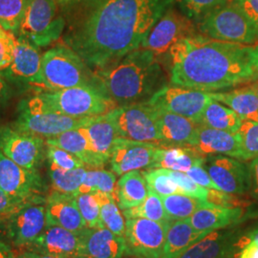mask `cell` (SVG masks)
Segmentation results:
<instances>
[{"label": "cell", "instance_id": "836d02e7", "mask_svg": "<svg viewBox=\"0 0 258 258\" xmlns=\"http://www.w3.org/2000/svg\"><path fill=\"white\" fill-rule=\"evenodd\" d=\"M87 170L86 167L64 170L49 164L48 174L53 190L76 196L79 194V189L84 181Z\"/></svg>", "mask_w": 258, "mask_h": 258}, {"label": "cell", "instance_id": "44dd1931", "mask_svg": "<svg viewBox=\"0 0 258 258\" xmlns=\"http://www.w3.org/2000/svg\"><path fill=\"white\" fill-rule=\"evenodd\" d=\"M242 233L237 229L212 231L179 258H232L240 251L238 243Z\"/></svg>", "mask_w": 258, "mask_h": 258}, {"label": "cell", "instance_id": "e0dca14e", "mask_svg": "<svg viewBox=\"0 0 258 258\" xmlns=\"http://www.w3.org/2000/svg\"><path fill=\"white\" fill-rule=\"evenodd\" d=\"M204 166L219 190L234 195L249 192V166L241 160L225 155H210L206 157Z\"/></svg>", "mask_w": 258, "mask_h": 258}, {"label": "cell", "instance_id": "9f6ffc18", "mask_svg": "<svg viewBox=\"0 0 258 258\" xmlns=\"http://www.w3.org/2000/svg\"><path fill=\"white\" fill-rule=\"evenodd\" d=\"M17 258H57L54 256H49V255H44V254H40L37 252H33V251H29V250H24L21 253H19Z\"/></svg>", "mask_w": 258, "mask_h": 258}, {"label": "cell", "instance_id": "6da1fadb", "mask_svg": "<svg viewBox=\"0 0 258 258\" xmlns=\"http://www.w3.org/2000/svg\"><path fill=\"white\" fill-rule=\"evenodd\" d=\"M174 0H77L63 5L62 43L91 70L112 64L143 41Z\"/></svg>", "mask_w": 258, "mask_h": 258}, {"label": "cell", "instance_id": "52a82bcc", "mask_svg": "<svg viewBox=\"0 0 258 258\" xmlns=\"http://www.w3.org/2000/svg\"><path fill=\"white\" fill-rule=\"evenodd\" d=\"M198 27L203 36L212 39L248 45L258 43L250 22L231 1L211 12Z\"/></svg>", "mask_w": 258, "mask_h": 258}, {"label": "cell", "instance_id": "ba28073f", "mask_svg": "<svg viewBox=\"0 0 258 258\" xmlns=\"http://www.w3.org/2000/svg\"><path fill=\"white\" fill-rule=\"evenodd\" d=\"M0 188L23 205L45 204L48 185L38 170L28 169L0 152Z\"/></svg>", "mask_w": 258, "mask_h": 258}, {"label": "cell", "instance_id": "680465c9", "mask_svg": "<svg viewBox=\"0 0 258 258\" xmlns=\"http://www.w3.org/2000/svg\"><path fill=\"white\" fill-rule=\"evenodd\" d=\"M74 1H77V0H56L57 4H58V5H61V6L66 5V4H68V3H71V2H74Z\"/></svg>", "mask_w": 258, "mask_h": 258}, {"label": "cell", "instance_id": "74e56055", "mask_svg": "<svg viewBox=\"0 0 258 258\" xmlns=\"http://www.w3.org/2000/svg\"><path fill=\"white\" fill-rule=\"evenodd\" d=\"M143 175L148 183V189L161 197L174 194H182L178 184L166 168H149L144 170Z\"/></svg>", "mask_w": 258, "mask_h": 258}, {"label": "cell", "instance_id": "d590c367", "mask_svg": "<svg viewBox=\"0 0 258 258\" xmlns=\"http://www.w3.org/2000/svg\"><path fill=\"white\" fill-rule=\"evenodd\" d=\"M123 215L128 218H147L153 221L166 222L171 219L167 215L162 197L148 189V197L137 207L123 211Z\"/></svg>", "mask_w": 258, "mask_h": 258}, {"label": "cell", "instance_id": "8d00e7d4", "mask_svg": "<svg viewBox=\"0 0 258 258\" xmlns=\"http://www.w3.org/2000/svg\"><path fill=\"white\" fill-rule=\"evenodd\" d=\"M101 206V218L104 228L119 236H124L125 222L114 196L96 192Z\"/></svg>", "mask_w": 258, "mask_h": 258}, {"label": "cell", "instance_id": "ee69618b", "mask_svg": "<svg viewBox=\"0 0 258 258\" xmlns=\"http://www.w3.org/2000/svg\"><path fill=\"white\" fill-rule=\"evenodd\" d=\"M169 173L175 181L176 184H178L182 194L206 200L208 195V188L203 187L196 182H194V180L184 172L169 169Z\"/></svg>", "mask_w": 258, "mask_h": 258}, {"label": "cell", "instance_id": "30bf717a", "mask_svg": "<svg viewBox=\"0 0 258 258\" xmlns=\"http://www.w3.org/2000/svg\"><path fill=\"white\" fill-rule=\"evenodd\" d=\"M42 55L39 47L22 37L14 41V54L9 67L2 73L15 89L45 91L41 72Z\"/></svg>", "mask_w": 258, "mask_h": 258}, {"label": "cell", "instance_id": "f5cc1de1", "mask_svg": "<svg viewBox=\"0 0 258 258\" xmlns=\"http://www.w3.org/2000/svg\"><path fill=\"white\" fill-rule=\"evenodd\" d=\"M249 244L258 246V226L253 228L252 230H249V231L242 233V235L240 237L239 243H238L240 250L243 248H245Z\"/></svg>", "mask_w": 258, "mask_h": 258}, {"label": "cell", "instance_id": "94428289", "mask_svg": "<svg viewBox=\"0 0 258 258\" xmlns=\"http://www.w3.org/2000/svg\"><path fill=\"white\" fill-rule=\"evenodd\" d=\"M4 218H2L1 216H0V229H2V226H3V223H4Z\"/></svg>", "mask_w": 258, "mask_h": 258}, {"label": "cell", "instance_id": "7dc6e473", "mask_svg": "<svg viewBox=\"0 0 258 258\" xmlns=\"http://www.w3.org/2000/svg\"><path fill=\"white\" fill-rule=\"evenodd\" d=\"M231 2L249 20L258 38V0H231Z\"/></svg>", "mask_w": 258, "mask_h": 258}, {"label": "cell", "instance_id": "3957f363", "mask_svg": "<svg viewBox=\"0 0 258 258\" xmlns=\"http://www.w3.org/2000/svg\"><path fill=\"white\" fill-rule=\"evenodd\" d=\"M94 73L104 92L118 106L147 103L168 84L156 55L143 48Z\"/></svg>", "mask_w": 258, "mask_h": 258}, {"label": "cell", "instance_id": "9a60e30c", "mask_svg": "<svg viewBox=\"0 0 258 258\" xmlns=\"http://www.w3.org/2000/svg\"><path fill=\"white\" fill-rule=\"evenodd\" d=\"M46 226L45 204H29L7 217L2 229L15 248L26 249Z\"/></svg>", "mask_w": 258, "mask_h": 258}, {"label": "cell", "instance_id": "5bb4252c", "mask_svg": "<svg viewBox=\"0 0 258 258\" xmlns=\"http://www.w3.org/2000/svg\"><path fill=\"white\" fill-rule=\"evenodd\" d=\"M195 35L197 32L192 20L170 8L159 19L140 48L160 56L166 54L180 39Z\"/></svg>", "mask_w": 258, "mask_h": 258}, {"label": "cell", "instance_id": "11a10c76", "mask_svg": "<svg viewBox=\"0 0 258 258\" xmlns=\"http://www.w3.org/2000/svg\"><path fill=\"white\" fill-rule=\"evenodd\" d=\"M0 258H17L9 244L0 240Z\"/></svg>", "mask_w": 258, "mask_h": 258}, {"label": "cell", "instance_id": "bcb514c9", "mask_svg": "<svg viewBox=\"0 0 258 258\" xmlns=\"http://www.w3.org/2000/svg\"><path fill=\"white\" fill-rule=\"evenodd\" d=\"M207 202L212 206H217L222 208H239L245 205L238 197L234 194H227L217 189H208V195L206 198Z\"/></svg>", "mask_w": 258, "mask_h": 258}, {"label": "cell", "instance_id": "4316f807", "mask_svg": "<svg viewBox=\"0 0 258 258\" xmlns=\"http://www.w3.org/2000/svg\"><path fill=\"white\" fill-rule=\"evenodd\" d=\"M212 231H198L186 221L170 220L166 231L162 258H179L186 249Z\"/></svg>", "mask_w": 258, "mask_h": 258}, {"label": "cell", "instance_id": "816d5d0a", "mask_svg": "<svg viewBox=\"0 0 258 258\" xmlns=\"http://www.w3.org/2000/svg\"><path fill=\"white\" fill-rule=\"evenodd\" d=\"M249 168L250 177L249 192L250 196L258 202V157L251 160Z\"/></svg>", "mask_w": 258, "mask_h": 258}, {"label": "cell", "instance_id": "d6986e66", "mask_svg": "<svg viewBox=\"0 0 258 258\" xmlns=\"http://www.w3.org/2000/svg\"><path fill=\"white\" fill-rule=\"evenodd\" d=\"M25 250L57 258H79L81 232L47 225L44 231Z\"/></svg>", "mask_w": 258, "mask_h": 258}, {"label": "cell", "instance_id": "f907efd6", "mask_svg": "<svg viewBox=\"0 0 258 258\" xmlns=\"http://www.w3.org/2000/svg\"><path fill=\"white\" fill-rule=\"evenodd\" d=\"M15 87L10 83L6 77L0 72V107L9 104L15 95Z\"/></svg>", "mask_w": 258, "mask_h": 258}, {"label": "cell", "instance_id": "7a4b0ae2", "mask_svg": "<svg viewBox=\"0 0 258 258\" xmlns=\"http://www.w3.org/2000/svg\"><path fill=\"white\" fill-rule=\"evenodd\" d=\"M170 84L212 92L250 84L258 79V43L248 45L195 35L167 52Z\"/></svg>", "mask_w": 258, "mask_h": 258}, {"label": "cell", "instance_id": "b9f144b4", "mask_svg": "<svg viewBox=\"0 0 258 258\" xmlns=\"http://www.w3.org/2000/svg\"><path fill=\"white\" fill-rule=\"evenodd\" d=\"M238 135L241 145L242 161L258 157V121L242 120Z\"/></svg>", "mask_w": 258, "mask_h": 258}, {"label": "cell", "instance_id": "ffe728a7", "mask_svg": "<svg viewBox=\"0 0 258 258\" xmlns=\"http://www.w3.org/2000/svg\"><path fill=\"white\" fill-rule=\"evenodd\" d=\"M153 108L162 147L194 148L198 123L174 113Z\"/></svg>", "mask_w": 258, "mask_h": 258}, {"label": "cell", "instance_id": "83f0119b", "mask_svg": "<svg viewBox=\"0 0 258 258\" xmlns=\"http://www.w3.org/2000/svg\"><path fill=\"white\" fill-rule=\"evenodd\" d=\"M83 127L95 152L105 163H108L114 143L118 138L117 130L108 113L92 117Z\"/></svg>", "mask_w": 258, "mask_h": 258}, {"label": "cell", "instance_id": "8fae6325", "mask_svg": "<svg viewBox=\"0 0 258 258\" xmlns=\"http://www.w3.org/2000/svg\"><path fill=\"white\" fill-rule=\"evenodd\" d=\"M0 152L20 166L38 170L46 158V142L13 125H0Z\"/></svg>", "mask_w": 258, "mask_h": 258}, {"label": "cell", "instance_id": "1f68e13d", "mask_svg": "<svg viewBox=\"0 0 258 258\" xmlns=\"http://www.w3.org/2000/svg\"><path fill=\"white\" fill-rule=\"evenodd\" d=\"M241 122L242 120L234 111L221 102L212 100L204 109L198 124L210 128L237 133Z\"/></svg>", "mask_w": 258, "mask_h": 258}, {"label": "cell", "instance_id": "7c38bea8", "mask_svg": "<svg viewBox=\"0 0 258 258\" xmlns=\"http://www.w3.org/2000/svg\"><path fill=\"white\" fill-rule=\"evenodd\" d=\"M169 221L128 218L125 222V253L143 258H162Z\"/></svg>", "mask_w": 258, "mask_h": 258}, {"label": "cell", "instance_id": "cb8c5ba5", "mask_svg": "<svg viewBox=\"0 0 258 258\" xmlns=\"http://www.w3.org/2000/svg\"><path fill=\"white\" fill-rule=\"evenodd\" d=\"M194 149L205 156L225 155L242 161L238 133L198 125Z\"/></svg>", "mask_w": 258, "mask_h": 258}, {"label": "cell", "instance_id": "91938a15", "mask_svg": "<svg viewBox=\"0 0 258 258\" xmlns=\"http://www.w3.org/2000/svg\"><path fill=\"white\" fill-rule=\"evenodd\" d=\"M122 258H143L141 257V256H138V255H133V254H124Z\"/></svg>", "mask_w": 258, "mask_h": 258}, {"label": "cell", "instance_id": "4fadbf2b", "mask_svg": "<svg viewBox=\"0 0 258 258\" xmlns=\"http://www.w3.org/2000/svg\"><path fill=\"white\" fill-rule=\"evenodd\" d=\"M212 100L211 92L167 84L148 103L152 107L174 113L198 123L204 109Z\"/></svg>", "mask_w": 258, "mask_h": 258}, {"label": "cell", "instance_id": "5b68a950", "mask_svg": "<svg viewBox=\"0 0 258 258\" xmlns=\"http://www.w3.org/2000/svg\"><path fill=\"white\" fill-rule=\"evenodd\" d=\"M41 72L45 91L92 85L102 88L94 71L64 43L56 44L42 55Z\"/></svg>", "mask_w": 258, "mask_h": 258}, {"label": "cell", "instance_id": "f35d334b", "mask_svg": "<svg viewBox=\"0 0 258 258\" xmlns=\"http://www.w3.org/2000/svg\"><path fill=\"white\" fill-rule=\"evenodd\" d=\"M29 0H0V26L17 34Z\"/></svg>", "mask_w": 258, "mask_h": 258}, {"label": "cell", "instance_id": "484cf974", "mask_svg": "<svg viewBox=\"0 0 258 258\" xmlns=\"http://www.w3.org/2000/svg\"><path fill=\"white\" fill-rule=\"evenodd\" d=\"M244 215L242 207L230 209L213 206L199 209L185 220L198 231H214L238 225Z\"/></svg>", "mask_w": 258, "mask_h": 258}, {"label": "cell", "instance_id": "f6af8a7d", "mask_svg": "<svg viewBox=\"0 0 258 258\" xmlns=\"http://www.w3.org/2000/svg\"><path fill=\"white\" fill-rule=\"evenodd\" d=\"M15 38V34L0 26V72L6 70L12 62Z\"/></svg>", "mask_w": 258, "mask_h": 258}, {"label": "cell", "instance_id": "db71d44e", "mask_svg": "<svg viewBox=\"0 0 258 258\" xmlns=\"http://www.w3.org/2000/svg\"><path fill=\"white\" fill-rule=\"evenodd\" d=\"M238 258H258V246L249 244L238 252Z\"/></svg>", "mask_w": 258, "mask_h": 258}, {"label": "cell", "instance_id": "c3c4849f", "mask_svg": "<svg viewBox=\"0 0 258 258\" xmlns=\"http://www.w3.org/2000/svg\"><path fill=\"white\" fill-rule=\"evenodd\" d=\"M185 173L189 176L194 182L200 184L201 186L206 187L208 189H217V190H219L217 185L214 184V182L212 181V177L210 176L204 165H196V166H192Z\"/></svg>", "mask_w": 258, "mask_h": 258}, {"label": "cell", "instance_id": "9c48e42d", "mask_svg": "<svg viewBox=\"0 0 258 258\" xmlns=\"http://www.w3.org/2000/svg\"><path fill=\"white\" fill-rule=\"evenodd\" d=\"M118 137L162 147L154 108L147 103L120 105L108 112Z\"/></svg>", "mask_w": 258, "mask_h": 258}, {"label": "cell", "instance_id": "2e32d148", "mask_svg": "<svg viewBox=\"0 0 258 258\" xmlns=\"http://www.w3.org/2000/svg\"><path fill=\"white\" fill-rule=\"evenodd\" d=\"M91 118H75L54 113H34L19 103L17 120L12 125L20 131L47 140L66 131L80 128Z\"/></svg>", "mask_w": 258, "mask_h": 258}, {"label": "cell", "instance_id": "f546056e", "mask_svg": "<svg viewBox=\"0 0 258 258\" xmlns=\"http://www.w3.org/2000/svg\"><path fill=\"white\" fill-rule=\"evenodd\" d=\"M206 157L192 148L160 147L153 168H166L185 173L192 166L204 165Z\"/></svg>", "mask_w": 258, "mask_h": 258}, {"label": "cell", "instance_id": "4dcf8cb0", "mask_svg": "<svg viewBox=\"0 0 258 258\" xmlns=\"http://www.w3.org/2000/svg\"><path fill=\"white\" fill-rule=\"evenodd\" d=\"M148 194V183L139 170L121 175L117 183V203L122 211L141 205Z\"/></svg>", "mask_w": 258, "mask_h": 258}, {"label": "cell", "instance_id": "7402d4cb", "mask_svg": "<svg viewBox=\"0 0 258 258\" xmlns=\"http://www.w3.org/2000/svg\"><path fill=\"white\" fill-rule=\"evenodd\" d=\"M124 253V237L114 234L106 228H86L81 231L79 258H122Z\"/></svg>", "mask_w": 258, "mask_h": 258}, {"label": "cell", "instance_id": "ab89813d", "mask_svg": "<svg viewBox=\"0 0 258 258\" xmlns=\"http://www.w3.org/2000/svg\"><path fill=\"white\" fill-rule=\"evenodd\" d=\"M76 201L86 228H104L101 218V206L97 194H78L76 195Z\"/></svg>", "mask_w": 258, "mask_h": 258}, {"label": "cell", "instance_id": "d4e9b609", "mask_svg": "<svg viewBox=\"0 0 258 258\" xmlns=\"http://www.w3.org/2000/svg\"><path fill=\"white\" fill-rule=\"evenodd\" d=\"M45 142L46 145L62 148L74 154L75 156L81 159L86 166L92 168H102L106 164L95 152L83 126L66 131L54 138L47 139Z\"/></svg>", "mask_w": 258, "mask_h": 258}, {"label": "cell", "instance_id": "6f0895ef", "mask_svg": "<svg viewBox=\"0 0 258 258\" xmlns=\"http://www.w3.org/2000/svg\"><path fill=\"white\" fill-rule=\"evenodd\" d=\"M250 85V87L252 88V90L254 91V93L256 94V96H257L258 98V79L255 81V82H253L252 83H250L249 84Z\"/></svg>", "mask_w": 258, "mask_h": 258}, {"label": "cell", "instance_id": "e575fe53", "mask_svg": "<svg viewBox=\"0 0 258 258\" xmlns=\"http://www.w3.org/2000/svg\"><path fill=\"white\" fill-rule=\"evenodd\" d=\"M96 192L109 194L114 196L117 200L116 176L113 172L102 168H93L87 170L78 194Z\"/></svg>", "mask_w": 258, "mask_h": 258}, {"label": "cell", "instance_id": "603a6c76", "mask_svg": "<svg viewBox=\"0 0 258 258\" xmlns=\"http://www.w3.org/2000/svg\"><path fill=\"white\" fill-rule=\"evenodd\" d=\"M45 208L47 225L58 226L74 232L86 229L75 195L53 190L47 195Z\"/></svg>", "mask_w": 258, "mask_h": 258}, {"label": "cell", "instance_id": "60d3db41", "mask_svg": "<svg viewBox=\"0 0 258 258\" xmlns=\"http://www.w3.org/2000/svg\"><path fill=\"white\" fill-rule=\"evenodd\" d=\"M180 9L188 19L200 23L213 10L229 3L231 0H176Z\"/></svg>", "mask_w": 258, "mask_h": 258}, {"label": "cell", "instance_id": "7bdbcfd3", "mask_svg": "<svg viewBox=\"0 0 258 258\" xmlns=\"http://www.w3.org/2000/svg\"><path fill=\"white\" fill-rule=\"evenodd\" d=\"M46 160L48 164L64 170H72L87 166L81 159L75 156L74 154L62 148H56L50 145H46Z\"/></svg>", "mask_w": 258, "mask_h": 258}, {"label": "cell", "instance_id": "f1b7e54d", "mask_svg": "<svg viewBox=\"0 0 258 258\" xmlns=\"http://www.w3.org/2000/svg\"><path fill=\"white\" fill-rule=\"evenodd\" d=\"M212 99L234 111L242 120L258 121V98L248 84L227 92H211Z\"/></svg>", "mask_w": 258, "mask_h": 258}, {"label": "cell", "instance_id": "8992f818", "mask_svg": "<svg viewBox=\"0 0 258 258\" xmlns=\"http://www.w3.org/2000/svg\"><path fill=\"white\" fill-rule=\"evenodd\" d=\"M66 21L58 15L56 0H29L17 37L45 47L62 37Z\"/></svg>", "mask_w": 258, "mask_h": 258}, {"label": "cell", "instance_id": "ac0fdd59", "mask_svg": "<svg viewBox=\"0 0 258 258\" xmlns=\"http://www.w3.org/2000/svg\"><path fill=\"white\" fill-rule=\"evenodd\" d=\"M160 147L152 143L118 137L109 159L112 172L121 176L133 170L153 168Z\"/></svg>", "mask_w": 258, "mask_h": 258}, {"label": "cell", "instance_id": "277c9868", "mask_svg": "<svg viewBox=\"0 0 258 258\" xmlns=\"http://www.w3.org/2000/svg\"><path fill=\"white\" fill-rule=\"evenodd\" d=\"M20 104L34 113H54L75 118L101 116L118 106L103 89L92 85L42 91Z\"/></svg>", "mask_w": 258, "mask_h": 258}, {"label": "cell", "instance_id": "d6a6232c", "mask_svg": "<svg viewBox=\"0 0 258 258\" xmlns=\"http://www.w3.org/2000/svg\"><path fill=\"white\" fill-rule=\"evenodd\" d=\"M167 215L171 220H183L202 208H211L207 200L182 194H174L162 197Z\"/></svg>", "mask_w": 258, "mask_h": 258}, {"label": "cell", "instance_id": "681fc988", "mask_svg": "<svg viewBox=\"0 0 258 258\" xmlns=\"http://www.w3.org/2000/svg\"><path fill=\"white\" fill-rule=\"evenodd\" d=\"M24 206L26 205L16 201L0 188V216L2 218L6 219Z\"/></svg>", "mask_w": 258, "mask_h": 258}]
</instances>
